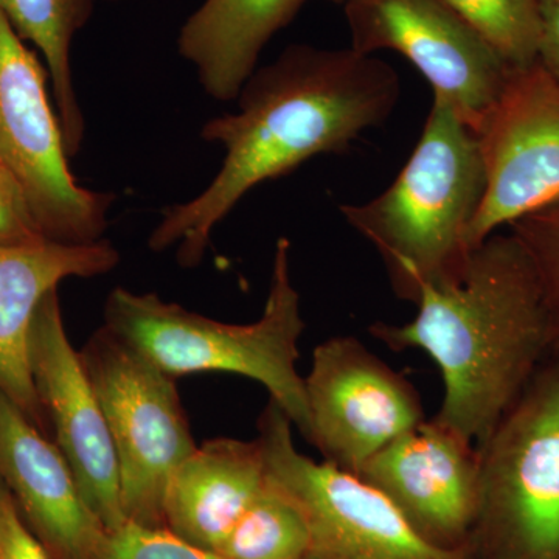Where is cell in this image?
<instances>
[{
  "label": "cell",
  "mask_w": 559,
  "mask_h": 559,
  "mask_svg": "<svg viewBox=\"0 0 559 559\" xmlns=\"http://www.w3.org/2000/svg\"><path fill=\"white\" fill-rule=\"evenodd\" d=\"M264 484L266 466L259 440L204 441L168 481L165 528L215 554Z\"/></svg>",
  "instance_id": "16"
},
{
  "label": "cell",
  "mask_w": 559,
  "mask_h": 559,
  "mask_svg": "<svg viewBox=\"0 0 559 559\" xmlns=\"http://www.w3.org/2000/svg\"><path fill=\"white\" fill-rule=\"evenodd\" d=\"M31 370L55 444L75 474L83 498L106 530L124 520L119 466L100 401L62 320L58 288L40 300L31 333Z\"/></svg>",
  "instance_id": "13"
},
{
  "label": "cell",
  "mask_w": 559,
  "mask_h": 559,
  "mask_svg": "<svg viewBox=\"0 0 559 559\" xmlns=\"http://www.w3.org/2000/svg\"><path fill=\"white\" fill-rule=\"evenodd\" d=\"M333 2H342V3H345V2H347V0H333Z\"/></svg>",
  "instance_id": "26"
},
{
  "label": "cell",
  "mask_w": 559,
  "mask_h": 559,
  "mask_svg": "<svg viewBox=\"0 0 559 559\" xmlns=\"http://www.w3.org/2000/svg\"><path fill=\"white\" fill-rule=\"evenodd\" d=\"M47 241L20 180L0 164V248Z\"/></svg>",
  "instance_id": "23"
},
{
  "label": "cell",
  "mask_w": 559,
  "mask_h": 559,
  "mask_svg": "<svg viewBox=\"0 0 559 559\" xmlns=\"http://www.w3.org/2000/svg\"><path fill=\"white\" fill-rule=\"evenodd\" d=\"M352 49L392 50L428 80L471 131L489 108L511 66L443 0H347Z\"/></svg>",
  "instance_id": "10"
},
{
  "label": "cell",
  "mask_w": 559,
  "mask_h": 559,
  "mask_svg": "<svg viewBox=\"0 0 559 559\" xmlns=\"http://www.w3.org/2000/svg\"><path fill=\"white\" fill-rule=\"evenodd\" d=\"M105 326L175 380L219 371L260 382L310 440L305 380L297 371L305 320L290 277L288 238L275 245L270 293L255 322H218L156 294L116 288L106 300Z\"/></svg>",
  "instance_id": "4"
},
{
  "label": "cell",
  "mask_w": 559,
  "mask_h": 559,
  "mask_svg": "<svg viewBox=\"0 0 559 559\" xmlns=\"http://www.w3.org/2000/svg\"><path fill=\"white\" fill-rule=\"evenodd\" d=\"M305 0H204L179 32L178 49L213 100H237L261 51Z\"/></svg>",
  "instance_id": "17"
},
{
  "label": "cell",
  "mask_w": 559,
  "mask_h": 559,
  "mask_svg": "<svg viewBox=\"0 0 559 559\" xmlns=\"http://www.w3.org/2000/svg\"><path fill=\"white\" fill-rule=\"evenodd\" d=\"M356 476L380 489L423 538L443 549L471 546L481 507L474 441L433 417L371 455Z\"/></svg>",
  "instance_id": "12"
},
{
  "label": "cell",
  "mask_w": 559,
  "mask_h": 559,
  "mask_svg": "<svg viewBox=\"0 0 559 559\" xmlns=\"http://www.w3.org/2000/svg\"><path fill=\"white\" fill-rule=\"evenodd\" d=\"M0 559H51L0 481Z\"/></svg>",
  "instance_id": "24"
},
{
  "label": "cell",
  "mask_w": 559,
  "mask_h": 559,
  "mask_svg": "<svg viewBox=\"0 0 559 559\" xmlns=\"http://www.w3.org/2000/svg\"><path fill=\"white\" fill-rule=\"evenodd\" d=\"M304 380L308 441L348 473L426 419L414 385L353 336L318 345Z\"/></svg>",
  "instance_id": "11"
},
{
  "label": "cell",
  "mask_w": 559,
  "mask_h": 559,
  "mask_svg": "<svg viewBox=\"0 0 559 559\" xmlns=\"http://www.w3.org/2000/svg\"><path fill=\"white\" fill-rule=\"evenodd\" d=\"M91 559H219L180 539L165 527H150L127 521L106 530L105 538Z\"/></svg>",
  "instance_id": "22"
},
{
  "label": "cell",
  "mask_w": 559,
  "mask_h": 559,
  "mask_svg": "<svg viewBox=\"0 0 559 559\" xmlns=\"http://www.w3.org/2000/svg\"><path fill=\"white\" fill-rule=\"evenodd\" d=\"M119 250L109 241L91 245H38L0 248V392L44 433L46 417L31 370V333L40 300L62 280L108 274L119 264Z\"/></svg>",
  "instance_id": "15"
},
{
  "label": "cell",
  "mask_w": 559,
  "mask_h": 559,
  "mask_svg": "<svg viewBox=\"0 0 559 559\" xmlns=\"http://www.w3.org/2000/svg\"><path fill=\"white\" fill-rule=\"evenodd\" d=\"M484 190L476 135L433 95L421 138L389 189L340 210L380 253L396 296L415 305L423 289L462 277Z\"/></svg>",
  "instance_id": "3"
},
{
  "label": "cell",
  "mask_w": 559,
  "mask_h": 559,
  "mask_svg": "<svg viewBox=\"0 0 559 559\" xmlns=\"http://www.w3.org/2000/svg\"><path fill=\"white\" fill-rule=\"evenodd\" d=\"M267 480L300 511L316 559H480L476 546L443 549L356 474L297 451L293 421L270 401L259 419Z\"/></svg>",
  "instance_id": "7"
},
{
  "label": "cell",
  "mask_w": 559,
  "mask_h": 559,
  "mask_svg": "<svg viewBox=\"0 0 559 559\" xmlns=\"http://www.w3.org/2000/svg\"><path fill=\"white\" fill-rule=\"evenodd\" d=\"M510 234L527 253L559 334V200L511 224Z\"/></svg>",
  "instance_id": "21"
},
{
  "label": "cell",
  "mask_w": 559,
  "mask_h": 559,
  "mask_svg": "<svg viewBox=\"0 0 559 559\" xmlns=\"http://www.w3.org/2000/svg\"><path fill=\"white\" fill-rule=\"evenodd\" d=\"M538 61L559 84V0H539Z\"/></svg>",
  "instance_id": "25"
},
{
  "label": "cell",
  "mask_w": 559,
  "mask_h": 559,
  "mask_svg": "<svg viewBox=\"0 0 559 559\" xmlns=\"http://www.w3.org/2000/svg\"><path fill=\"white\" fill-rule=\"evenodd\" d=\"M95 0H0V13L14 32L43 55L49 73L66 150L75 156L86 121L73 83L70 51L76 33L90 20Z\"/></svg>",
  "instance_id": "18"
},
{
  "label": "cell",
  "mask_w": 559,
  "mask_h": 559,
  "mask_svg": "<svg viewBox=\"0 0 559 559\" xmlns=\"http://www.w3.org/2000/svg\"><path fill=\"white\" fill-rule=\"evenodd\" d=\"M485 190L471 249L559 200V84L538 60L511 68L474 128Z\"/></svg>",
  "instance_id": "9"
},
{
  "label": "cell",
  "mask_w": 559,
  "mask_h": 559,
  "mask_svg": "<svg viewBox=\"0 0 559 559\" xmlns=\"http://www.w3.org/2000/svg\"><path fill=\"white\" fill-rule=\"evenodd\" d=\"M480 455V559H559V344Z\"/></svg>",
  "instance_id": "5"
},
{
  "label": "cell",
  "mask_w": 559,
  "mask_h": 559,
  "mask_svg": "<svg viewBox=\"0 0 559 559\" xmlns=\"http://www.w3.org/2000/svg\"><path fill=\"white\" fill-rule=\"evenodd\" d=\"M415 307L411 322H377L370 333L436 360L444 384L436 417L479 447L559 344L536 272L513 235L495 234L457 282L423 289Z\"/></svg>",
  "instance_id": "2"
},
{
  "label": "cell",
  "mask_w": 559,
  "mask_h": 559,
  "mask_svg": "<svg viewBox=\"0 0 559 559\" xmlns=\"http://www.w3.org/2000/svg\"><path fill=\"white\" fill-rule=\"evenodd\" d=\"M305 559H316V558H312V557H310V555H308V557L305 558Z\"/></svg>",
  "instance_id": "27"
},
{
  "label": "cell",
  "mask_w": 559,
  "mask_h": 559,
  "mask_svg": "<svg viewBox=\"0 0 559 559\" xmlns=\"http://www.w3.org/2000/svg\"><path fill=\"white\" fill-rule=\"evenodd\" d=\"M80 355L116 451L124 520L165 527L168 481L198 448L176 380L105 325Z\"/></svg>",
  "instance_id": "6"
},
{
  "label": "cell",
  "mask_w": 559,
  "mask_h": 559,
  "mask_svg": "<svg viewBox=\"0 0 559 559\" xmlns=\"http://www.w3.org/2000/svg\"><path fill=\"white\" fill-rule=\"evenodd\" d=\"M311 539L297 507L267 480L215 551L219 559H305Z\"/></svg>",
  "instance_id": "19"
},
{
  "label": "cell",
  "mask_w": 559,
  "mask_h": 559,
  "mask_svg": "<svg viewBox=\"0 0 559 559\" xmlns=\"http://www.w3.org/2000/svg\"><path fill=\"white\" fill-rule=\"evenodd\" d=\"M0 481L51 559H91L106 535L55 444L0 392Z\"/></svg>",
  "instance_id": "14"
},
{
  "label": "cell",
  "mask_w": 559,
  "mask_h": 559,
  "mask_svg": "<svg viewBox=\"0 0 559 559\" xmlns=\"http://www.w3.org/2000/svg\"><path fill=\"white\" fill-rule=\"evenodd\" d=\"M400 95L399 73L373 55L289 46L246 81L237 112L204 124L201 138L223 146V164L198 197L164 213L148 248H176L182 266H198L216 226L250 190L320 154L344 153L389 119Z\"/></svg>",
  "instance_id": "1"
},
{
  "label": "cell",
  "mask_w": 559,
  "mask_h": 559,
  "mask_svg": "<svg viewBox=\"0 0 559 559\" xmlns=\"http://www.w3.org/2000/svg\"><path fill=\"white\" fill-rule=\"evenodd\" d=\"M47 80L49 73L0 13V164L20 180L47 240L91 245L103 240L114 198L73 178Z\"/></svg>",
  "instance_id": "8"
},
{
  "label": "cell",
  "mask_w": 559,
  "mask_h": 559,
  "mask_svg": "<svg viewBox=\"0 0 559 559\" xmlns=\"http://www.w3.org/2000/svg\"><path fill=\"white\" fill-rule=\"evenodd\" d=\"M487 39L507 64L538 60L539 0H443Z\"/></svg>",
  "instance_id": "20"
}]
</instances>
